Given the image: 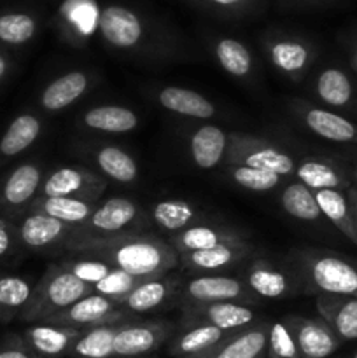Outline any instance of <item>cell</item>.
I'll return each instance as SVG.
<instances>
[{"instance_id":"obj_52","label":"cell","mask_w":357,"mask_h":358,"mask_svg":"<svg viewBox=\"0 0 357 358\" xmlns=\"http://www.w3.org/2000/svg\"><path fill=\"white\" fill-rule=\"evenodd\" d=\"M290 2H310V0H290Z\"/></svg>"},{"instance_id":"obj_23","label":"cell","mask_w":357,"mask_h":358,"mask_svg":"<svg viewBox=\"0 0 357 358\" xmlns=\"http://www.w3.org/2000/svg\"><path fill=\"white\" fill-rule=\"evenodd\" d=\"M254 247L248 241H237V243H224L219 247L206 248V250L181 254L178 262L186 269H192V271H219V269L240 264L241 261L254 255Z\"/></svg>"},{"instance_id":"obj_36","label":"cell","mask_w":357,"mask_h":358,"mask_svg":"<svg viewBox=\"0 0 357 358\" xmlns=\"http://www.w3.org/2000/svg\"><path fill=\"white\" fill-rule=\"evenodd\" d=\"M41 133L42 121L38 115L30 114V112L18 115L0 138V154L4 157L18 156L20 152L27 150L31 143L37 142Z\"/></svg>"},{"instance_id":"obj_12","label":"cell","mask_w":357,"mask_h":358,"mask_svg":"<svg viewBox=\"0 0 357 358\" xmlns=\"http://www.w3.org/2000/svg\"><path fill=\"white\" fill-rule=\"evenodd\" d=\"M140 220H142V212L135 201L128 198H111L94 206L90 219L77 227L74 234L108 236V234L136 231L135 226H139Z\"/></svg>"},{"instance_id":"obj_24","label":"cell","mask_w":357,"mask_h":358,"mask_svg":"<svg viewBox=\"0 0 357 358\" xmlns=\"http://www.w3.org/2000/svg\"><path fill=\"white\" fill-rule=\"evenodd\" d=\"M315 306L340 341L357 339V297L318 294Z\"/></svg>"},{"instance_id":"obj_41","label":"cell","mask_w":357,"mask_h":358,"mask_svg":"<svg viewBox=\"0 0 357 358\" xmlns=\"http://www.w3.org/2000/svg\"><path fill=\"white\" fill-rule=\"evenodd\" d=\"M38 34V17L28 10L0 13V42L7 45H24Z\"/></svg>"},{"instance_id":"obj_48","label":"cell","mask_w":357,"mask_h":358,"mask_svg":"<svg viewBox=\"0 0 357 358\" xmlns=\"http://www.w3.org/2000/svg\"><path fill=\"white\" fill-rule=\"evenodd\" d=\"M9 69H10L9 58H7V56L4 55V52H0V80H2L4 77L7 76V72H9Z\"/></svg>"},{"instance_id":"obj_11","label":"cell","mask_w":357,"mask_h":358,"mask_svg":"<svg viewBox=\"0 0 357 358\" xmlns=\"http://www.w3.org/2000/svg\"><path fill=\"white\" fill-rule=\"evenodd\" d=\"M255 322V313L248 304L234 303H209V304H188L182 306L181 327H196V325H210L224 332H233L244 329Z\"/></svg>"},{"instance_id":"obj_33","label":"cell","mask_w":357,"mask_h":358,"mask_svg":"<svg viewBox=\"0 0 357 358\" xmlns=\"http://www.w3.org/2000/svg\"><path fill=\"white\" fill-rule=\"evenodd\" d=\"M230 332H224L210 325H196V327L182 329L168 345V353L174 358H189L206 352L217 343L223 341Z\"/></svg>"},{"instance_id":"obj_4","label":"cell","mask_w":357,"mask_h":358,"mask_svg":"<svg viewBox=\"0 0 357 358\" xmlns=\"http://www.w3.org/2000/svg\"><path fill=\"white\" fill-rule=\"evenodd\" d=\"M98 34L115 51H144L156 42V28L140 10L122 3L102 7Z\"/></svg>"},{"instance_id":"obj_7","label":"cell","mask_w":357,"mask_h":358,"mask_svg":"<svg viewBox=\"0 0 357 358\" xmlns=\"http://www.w3.org/2000/svg\"><path fill=\"white\" fill-rule=\"evenodd\" d=\"M126 322H133V315L130 311L119 308L108 297L100 296V294H90V296L76 301L66 310L59 311L58 315L49 318L48 324L90 329L97 327V325L126 324Z\"/></svg>"},{"instance_id":"obj_2","label":"cell","mask_w":357,"mask_h":358,"mask_svg":"<svg viewBox=\"0 0 357 358\" xmlns=\"http://www.w3.org/2000/svg\"><path fill=\"white\" fill-rule=\"evenodd\" d=\"M290 262L310 292L357 297V259L326 248H298Z\"/></svg>"},{"instance_id":"obj_20","label":"cell","mask_w":357,"mask_h":358,"mask_svg":"<svg viewBox=\"0 0 357 358\" xmlns=\"http://www.w3.org/2000/svg\"><path fill=\"white\" fill-rule=\"evenodd\" d=\"M237 241H247V236L233 227L202 222L188 227L181 233L172 234L168 243L177 252V255H181L188 254V252L206 250V248L219 247L224 243H237Z\"/></svg>"},{"instance_id":"obj_28","label":"cell","mask_w":357,"mask_h":358,"mask_svg":"<svg viewBox=\"0 0 357 358\" xmlns=\"http://www.w3.org/2000/svg\"><path fill=\"white\" fill-rule=\"evenodd\" d=\"M156 101L168 112L192 119H210L216 115V107L212 101L202 93L186 87L168 86L161 87L156 93Z\"/></svg>"},{"instance_id":"obj_6","label":"cell","mask_w":357,"mask_h":358,"mask_svg":"<svg viewBox=\"0 0 357 358\" xmlns=\"http://www.w3.org/2000/svg\"><path fill=\"white\" fill-rule=\"evenodd\" d=\"M107 189V180L102 175L84 166H62L52 170L42 180L38 196H62L83 201L97 203Z\"/></svg>"},{"instance_id":"obj_40","label":"cell","mask_w":357,"mask_h":358,"mask_svg":"<svg viewBox=\"0 0 357 358\" xmlns=\"http://www.w3.org/2000/svg\"><path fill=\"white\" fill-rule=\"evenodd\" d=\"M31 290L34 287L30 285V282L21 276H0V322L2 324L20 318L21 311L30 301Z\"/></svg>"},{"instance_id":"obj_26","label":"cell","mask_w":357,"mask_h":358,"mask_svg":"<svg viewBox=\"0 0 357 358\" xmlns=\"http://www.w3.org/2000/svg\"><path fill=\"white\" fill-rule=\"evenodd\" d=\"M91 86L90 73L72 70L52 79L41 94V107L48 112H62L86 94Z\"/></svg>"},{"instance_id":"obj_39","label":"cell","mask_w":357,"mask_h":358,"mask_svg":"<svg viewBox=\"0 0 357 358\" xmlns=\"http://www.w3.org/2000/svg\"><path fill=\"white\" fill-rule=\"evenodd\" d=\"M280 205L287 215L303 220V222H317L322 219L315 192L300 180L284 187V191L280 192Z\"/></svg>"},{"instance_id":"obj_1","label":"cell","mask_w":357,"mask_h":358,"mask_svg":"<svg viewBox=\"0 0 357 358\" xmlns=\"http://www.w3.org/2000/svg\"><path fill=\"white\" fill-rule=\"evenodd\" d=\"M66 252L111 264L136 278L164 276L178 264L177 252L168 241L149 233L126 231L108 236L74 234L65 245Z\"/></svg>"},{"instance_id":"obj_46","label":"cell","mask_w":357,"mask_h":358,"mask_svg":"<svg viewBox=\"0 0 357 358\" xmlns=\"http://www.w3.org/2000/svg\"><path fill=\"white\" fill-rule=\"evenodd\" d=\"M0 358H42L31 352L21 338H10L7 345L0 348Z\"/></svg>"},{"instance_id":"obj_29","label":"cell","mask_w":357,"mask_h":358,"mask_svg":"<svg viewBox=\"0 0 357 358\" xmlns=\"http://www.w3.org/2000/svg\"><path fill=\"white\" fill-rule=\"evenodd\" d=\"M97 203L83 201L76 198H62V196H37L28 205L27 212L44 213L52 219L65 222L72 227H80L93 213Z\"/></svg>"},{"instance_id":"obj_35","label":"cell","mask_w":357,"mask_h":358,"mask_svg":"<svg viewBox=\"0 0 357 358\" xmlns=\"http://www.w3.org/2000/svg\"><path fill=\"white\" fill-rule=\"evenodd\" d=\"M214 56L220 69L234 79H245L254 72V56L238 38L217 37L214 41Z\"/></svg>"},{"instance_id":"obj_32","label":"cell","mask_w":357,"mask_h":358,"mask_svg":"<svg viewBox=\"0 0 357 358\" xmlns=\"http://www.w3.org/2000/svg\"><path fill=\"white\" fill-rule=\"evenodd\" d=\"M153 220L170 234L181 233L188 227L203 222L198 206L186 199H161L153 206Z\"/></svg>"},{"instance_id":"obj_49","label":"cell","mask_w":357,"mask_h":358,"mask_svg":"<svg viewBox=\"0 0 357 358\" xmlns=\"http://www.w3.org/2000/svg\"><path fill=\"white\" fill-rule=\"evenodd\" d=\"M350 65H352L354 72L357 73V44L354 45L352 51H350Z\"/></svg>"},{"instance_id":"obj_15","label":"cell","mask_w":357,"mask_h":358,"mask_svg":"<svg viewBox=\"0 0 357 358\" xmlns=\"http://www.w3.org/2000/svg\"><path fill=\"white\" fill-rule=\"evenodd\" d=\"M245 283L254 296L262 299H284L303 289L294 269H286L268 259H255L248 268Z\"/></svg>"},{"instance_id":"obj_19","label":"cell","mask_w":357,"mask_h":358,"mask_svg":"<svg viewBox=\"0 0 357 358\" xmlns=\"http://www.w3.org/2000/svg\"><path fill=\"white\" fill-rule=\"evenodd\" d=\"M294 175L312 191H349L352 170L329 157H304L296 164Z\"/></svg>"},{"instance_id":"obj_38","label":"cell","mask_w":357,"mask_h":358,"mask_svg":"<svg viewBox=\"0 0 357 358\" xmlns=\"http://www.w3.org/2000/svg\"><path fill=\"white\" fill-rule=\"evenodd\" d=\"M121 325L122 324H111L84 329L69 355L74 358L114 357V339Z\"/></svg>"},{"instance_id":"obj_43","label":"cell","mask_w":357,"mask_h":358,"mask_svg":"<svg viewBox=\"0 0 357 358\" xmlns=\"http://www.w3.org/2000/svg\"><path fill=\"white\" fill-rule=\"evenodd\" d=\"M266 358H301L289 329L284 320L270 325Z\"/></svg>"},{"instance_id":"obj_34","label":"cell","mask_w":357,"mask_h":358,"mask_svg":"<svg viewBox=\"0 0 357 358\" xmlns=\"http://www.w3.org/2000/svg\"><path fill=\"white\" fill-rule=\"evenodd\" d=\"M315 199H317L322 217H326L346 240H350L357 247V226L349 198H346V191H315Z\"/></svg>"},{"instance_id":"obj_53","label":"cell","mask_w":357,"mask_h":358,"mask_svg":"<svg viewBox=\"0 0 357 358\" xmlns=\"http://www.w3.org/2000/svg\"><path fill=\"white\" fill-rule=\"evenodd\" d=\"M352 358H357V352L356 353H354V357Z\"/></svg>"},{"instance_id":"obj_30","label":"cell","mask_w":357,"mask_h":358,"mask_svg":"<svg viewBox=\"0 0 357 358\" xmlns=\"http://www.w3.org/2000/svg\"><path fill=\"white\" fill-rule=\"evenodd\" d=\"M314 93L331 108H349L356 100L354 83L340 66H326L314 80Z\"/></svg>"},{"instance_id":"obj_16","label":"cell","mask_w":357,"mask_h":358,"mask_svg":"<svg viewBox=\"0 0 357 358\" xmlns=\"http://www.w3.org/2000/svg\"><path fill=\"white\" fill-rule=\"evenodd\" d=\"M100 13L97 0H63L56 13V28L69 44L84 45L98 31Z\"/></svg>"},{"instance_id":"obj_14","label":"cell","mask_w":357,"mask_h":358,"mask_svg":"<svg viewBox=\"0 0 357 358\" xmlns=\"http://www.w3.org/2000/svg\"><path fill=\"white\" fill-rule=\"evenodd\" d=\"M301 358H328L343 345L322 318L289 315L282 318Z\"/></svg>"},{"instance_id":"obj_22","label":"cell","mask_w":357,"mask_h":358,"mask_svg":"<svg viewBox=\"0 0 357 358\" xmlns=\"http://www.w3.org/2000/svg\"><path fill=\"white\" fill-rule=\"evenodd\" d=\"M84 329L65 325L37 324L21 334L24 345L42 358H58L69 355L72 346L80 338Z\"/></svg>"},{"instance_id":"obj_45","label":"cell","mask_w":357,"mask_h":358,"mask_svg":"<svg viewBox=\"0 0 357 358\" xmlns=\"http://www.w3.org/2000/svg\"><path fill=\"white\" fill-rule=\"evenodd\" d=\"M18 247H21L18 240L16 224L6 219H0V257H7L13 254Z\"/></svg>"},{"instance_id":"obj_47","label":"cell","mask_w":357,"mask_h":358,"mask_svg":"<svg viewBox=\"0 0 357 358\" xmlns=\"http://www.w3.org/2000/svg\"><path fill=\"white\" fill-rule=\"evenodd\" d=\"M346 198H349L350 208H352V213H354V220H356V226H357V187L356 185H352V187L346 191Z\"/></svg>"},{"instance_id":"obj_17","label":"cell","mask_w":357,"mask_h":358,"mask_svg":"<svg viewBox=\"0 0 357 358\" xmlns=\"http://www.w3.org/2000/svg\"><path fill=\"white\" fill-rule=\"evenodd\" d=\"M270 324L254 322L244 329L230 332L223 341L206 352L189 358H266Z\"/></svg>"},{"instance_id":"obj_37","label":"cell","mask_w":357,"mask_h":358,"mask_svg":"<svg viewBox=\"0 0 357 358\" xmlns=\"http://www.w3.org/2000/svg\"><path fill=\"white\" fill-rule=\"evenodd\" d=\"M93 157L98 170L119 184H132L139 178L136 161L121 147L102 145L94 150Z\"/></svg>"},{"instance_id":"obj_51","label":"cell","mask_w":357,"mask_h":358,"mask_svg":"<svg viewBox=\"0 0 357 358\" xmlns=\"http://www.w3.org/2000/svg\"><path fill=\"white\" fill-rule=\"evenodd\" d=\"M108 358H128V357H108ZM135 358H149V357H135Z\"/></svg>"},{"instance_id":"obj_31","label":"cell","mask_w":357,"mask_h":358,"mask_svg":"<svg viewBox=\"0 0 357 358\" xmlns=\"http://www.w3.org/2000/svg\"><path fill=\"white\" fill-rule=\"evenodd\" d=\"M83 128L102 133H128L139 126V115L122 105H97L79 117Z\"/></svg>"},{"instance_id":"obj_50","label":"cell","mask_w":357,"mask_h":358,"mask_svg":"<svg viewBox=\"0 0 357 358\" xmlns=\"http://www.w3.org/2000/svg\"><path fill=\"white\" fill-rule=\"evenodd\" d=\"M352 182H354V185L357 187V164L352 168Z\"/></svg>"},{"instance_id":"obj_13","label":"cell","mask_w":357,"mask_h":358,"mask_svg":"<svg viewBox=\"0 0 357 358\" xmlns=\"http://www.w3.org/2000/svg\"><path fill=\"white\" fill-rule=\"evenodd\" d=\"M175 332L170 322H126L119 327L114 339V357H146L156 352Z\"/></svg>"},{"instance_id":"obj_44","label":"cell","mask_w":357,"mask_h":358,"mask_svg":"<svg viewBox=\"0 0 357 358\" xmlns=\"http://www.w3.org/2000/svg\"><path fill=\"white\" fill-rule=\"evenodd\" d=\"M196 6L224 16H244L261 7L262 0H192Z\"/></svg>"},{"instance_id":"obj_5","label":"cell","mask_w":357,"mask_h":358,"mask_svg":"<svg viewBox=\"0 0 357 358\" xmlns=\"http://www.w3.org/2000/svg\"><path fill=\"white\" fill-rule=\"evenodd\" d=\"M224 161L226 164H244L273 171L280 177H289L296 171V161L286 149L247 133H231L227 136V152Z\"/></svg>"},{"instance_id":"obj_18","label":"cell","mask_w":357,"mask_h":358,"mask_svg":"<svg viewBox=\"0 0 357 358\" xmlns=\"http://www.w3.org/2000/svg\"><path fill=\"white\" fill-rule=\"evenodd\" d=\"M18 240L21 247L31 250H46V248L65 245L76 233V227L52 219L37 212H27V215L16 224Z\"/></svg>"},{"instance_id":"obj_42","label":"cell","mask_w":357,"mask_h":358,"mask_svg":"<svg viewBox=\"0 0 357 358\" xmlns=\"http://www.w3.org/2000/svg\"><path fill=\"white\" fill-rule=\"evenodd\" d=\"M227 175H230L234 184L252 192L272 191L276 185L282 184L284 178L280 175L273 173V171L244 166V164H227Z\"/></svg>"},{"instance_id":"obj_9","label":"cell","mask_w":357,"mask_h":358,"mask_svg":"<svg viewBox=\"0 0 357 358\" xmlns=\"http://www.w3.org/2000/svg\"><path fill=\"white\" fill-rule=\"evenodd\" d=\"M262 45L270 63L293 80H300L315 59L314 44L298 35L275 31L266 35Z\"/></svg>"},{"instance_id":"obj_25","label":"cell","mask_w":357,"mask_h":358,"mask_svg":"<svg viewBox=\"0 0 357 358\" xmlns=\"http://www.w3.org/2000/svg\"><path fill=\"white\" fill-rule=\"evenodd\" d=\"M181 280L177 276H156V278L144 280L142 283L130 290L125 297L118 301V306L130 311L132 315L147 313L161 304L167 303L175 292H177Z\"/></svg>"},{"instance_id":"obj_27","label":"cell","mask_w":357,"mask_h":358,"mask_svg":"<svg viewBox=\"0 0 357 358\" xmlns=\"http://www.w3.org/2000/svg\"><path fill=\"white\" fill-rule=\"evenodd\" d=\"M227 133L216 124H203L189 136V152L202 170H212L226 159Z\"/></svg>"},{"instance_id":"obj_8","label":"cell","mask_w":357,"mask_h":358,"mask_svg":"<svg viewBox=\"0 0 357 358\" xmlns=\"http://www.w3.org/2000/svg\"><path fill=\"white\" fill-rule=\"evenodd\" d=\"M289 107L301 124L318 138L345 145H357V124L338 112L328 110L307 100H293Z\"/></svg>"},{"instance_id":"obj_21","label":"cell","mask_w":357,"mask_h":358,"mask_svg":"<svg viewBox=\"0 0 357 358\" xmlns=\"http://www.w3.org/2000/svg\"><path fill=\"white\" fill-rule=\"evenodd\" d=\"M42 177V168L35 163L20 164L10 171L0 187V205L10 212L27 210L28 205L38 196Z\"/></svg>"},{"instance_id":"obj_10","label":"cell","mask_w":357,"mask_h":358,"mask_svg":"<svg viewBox=\"0 0 357 358\" xmlns=\"http://www.w3.org/2000/svg\"><path fill=\"white\" fill-rule=\"evenodd\" d=\"M182 304H209V303H254L255 296L247 283L240 278L226 275H203L189 280L181 290Z\"/></svg>"},{"instance_id":"obj_3","label":"cell","mask_w":357,"mask_h":358,"mask_svg":"<svg viewBox=\"0 0 357 358\" xmlns=\"http://www.w3.org/2000/svg\"><path fill=\"white\" fill-rule=\"evenodd\" d=\"M94 294L91 287L80 282L74 275L62 268L59 264L48 266L44 275L31 290L30 301L24 310L21 311V322H37V324H48L49 318L58 315L59 311L72 306L76 301Z\"/></svg>"}]
</instances>
